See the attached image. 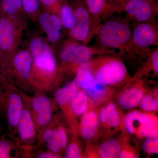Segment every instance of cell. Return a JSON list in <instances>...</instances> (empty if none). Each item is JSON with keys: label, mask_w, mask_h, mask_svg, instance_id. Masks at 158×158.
<instances>
[{"label": "cell", "mask_w": 158, "mask_h": 158, "mask_svg": "<svg viewBox=\"0 0 158 158\" xmlns=\"http://www.w3.org/2000/svg\"><path fill=\"white\" fill-rule=\"evenodd\" d=\"M80 88L74 81L57 90L54 96L55 99L60 106H65L70 103Z\"/></svg>", "instance_id": "cell-19"}, {"label": "cell", "mask_w": 158, "mask_h": 158, "mask_svg": "<svg viewBox=\"0 0 158 158\" xmlns=\"http://www.w3.org/2000/svg\"><path fill=\"white\" fill-rule=\"evenodd\" d=\"M142 110L147 112H154L158 109L157 98L151 94L143 97L140 103Z\"/></svg>", "instance_id": "cell-26"}, {"label": "cell", "mask_w": 158, "mask_h": 158, "mask_svg": "<svg viewBox=\"0 0 158 158\" xmlns=\"http://www.w3.org/2000/svg\"><path fill=\"white\" fill-rule=\"evenodd\" d=\"M14 41V27L9 19H0V48L8 50L12 47Z\"/></svg>", "instance_id": "cell-18"}, {"label": "cell", "mask_w": 158, "mask_h": 158, "mask_svg": "<svg viewBox=\"0 0 158 158\" xmlns=\"http://www.w3.org/2000/svg\"><path fill=\"white\" fill-rule=\"evenodd\" d=\"M75 81L88 98L96 102L103 100L107 95L106 86L99 82L89 69L88 62L80 65L77 69Z\"/></svg>", "instance_id": "cell-7"}, {"label": "cell", "mask_w": 158, "mask_h": 158, "mask_svg": "<svg viewBox=\"0 0 158 158\" xmlns=\"http://www.w3.org/2000/svg\"><path fill=\"white\" fill-rule=\"evenodd\" d=\"M30 48L36 67L46 73H53L56 67V62L50 47L40 38H35L31 41Z\"/></svg>", "instance_id": "cell-8"}, {"label": "cell", "mask_w": 158, "mask_h": 158, "mask_svg": "<svg viewBox=\"0 0 158 158\" xmlns=\"http://www.w3.org/2000/svg\"><path fill=\"white\" fill-rule=\"evenodd\" d=\"M111 55H99L88 62L91 73L105 86L117 85L127 79L126 66L118 57Z\"/></svg>", "instance_id": "cell-2"}, {"label": "cell", "mask_w": 158, "mask_h": 158, "mask_svg": "<svg viewBox=\"0 0 158 158\" xmlns=\"http://www.w3.org/2000/svg\"><path fill=\"white\" fill-rule=\"evenodd\" d=\"M65 157L67 158L82 157L81 149L77 144L75 143H71L69 144L65 152Z\"/></svg>", "instance_id": "cell-28"}, {"label": "cell", "mask_w": 158, "mask_h": 158, "mask_svg": "<svg viewBox=\"0 0 158 158\" xmlns=\"http://www.w3.org/2000/svg\"><path fill=\"white\" fill-rule=\"evenodd\" d=\"M88 98L83 90H79L71 102L72 111L77 116L85 114L88 106Z\"/></svg>", "instance_id": "cell-22"}, {"label": "cell", "mask_w": 158, "mask_h": 158, "mask_svg": "<svg viewBox=\"0 0 158 158\" xmlns=\"http://www.w3.org/2000/svg\"><path fill=\"white\" fill-rule=\"evenodd\" d=\"M39 23L47 34L50 41L56 42L59 40L63 27L59 16L56 14L44 13L40 17Z\"/></svg>", "instance_id": "cell-11"}, {"label": "cell", "mask_w": 158, "mask_h": 158, "mask_svg": "<svg viewBox=\"0 0 158 158\" xmlns=\"http://www.w3.org/2000/svg\"><path fill=\"white\" fill-rule=\"evenodd\" d=\"M119 157L122 158H137L135 155L131 152L126 150H122L120 151Z\"/></svg>", "instance_id": "cell-36"}, {"label": "cell", "mask_w": 158, "mask_h": 158, "mask_svg": "<svg viewBox=\"0 0 158 158\" xmlns=\"http://www.w3.org/2000/svg\"><path fill=\"white\" fill-rule=\"evenodd\" d=\"M123 12L130 22H158V0H127L123 5Z\"/></svg>", "instance_id": "cell-5"}, {"label": "cell", "mask_w": 158, "mask_h": 158, "mask_svg": "<svg viewBox=\"0 0 158 158\" xmlns=\"http://www.w3.org/2000/svg\"><path fill=\"white\" fill-rule=\"evenodd\" d=\"M132 44L133 55L146 56L152 47L158 46V22L137 23L132 31Z\"/></svg>", "instance_id": "cell-4"}, {"label": "cell", "mask_w": 158, "mask_h": 158, "mask_svg": "<svg viewBox=\"0 0 158 158\" xmlns=\"http://www.w3.org/2000/svg\"><path fill=\"white\" fill-rule=\"evenodd\" d=\"M142 144V148L145 152L149 154H158V129L150 133Z\"/></svg>", "instance_id": "cell-24"}, {"label": "cell", "mask_w": 158, "mask_h": 158, "mask_svg": "<svg viewBox=\"0 0 158 158\" xmlns=\"http://www.w3.org/2000/svg\"><path fill=\"white\" fill-rule=\"evenodd\" d=\"M91 19L92 29L95 34L102 22L116 13H121L118 8L109 0H85Z\"/></svg>", "instance_id": "cell-9"}, {"label": "cell", "mask_w": 158, "mask_h": 158, "mask_svg": "<svg viewBox=\"0 0 158 158\" xmlns=\"http://www.w3.org/2000/svg\"><path fill=\"white\" fill-rule=\"evenodd\" d=\"M43 139L52 152L58 154L62 149L58 140L56 129H48L46 130L44 133Z\"/></svg>", "instance_id": "cell-23"}, {"label": "cell", "mask_w": 158, "mask_h": 158, "mask_svg": "<svg viewBox=\"0 0 158 158\" xmlns=\"http://www.w3.org/2000/svg\"><path fill=\"white\" fill-rule=\"evenodd\" d=\"M116 109V105L114 103H110L108 104L106 107L103 108L100 114L99 120L102 123H106L108 115L113 110Z\"/></svg>", "instance_id": "cell-32"}, {"label": "cell", "mask_w": 158, "mask_h": 158, "mask_svg": "<svg viewBox=\"0 0 158 158\" xmlns=\"http://www.w3.org/2000/svg\"><path fill=\"white\" fill-rule=\"evenodd\" d=\"M144 96V92L141 88L138 86H134L122 94L118 98V104L124 109H133L140 104Z\"/></svg>", "instance_id": "cell-14"}, {"label": "cell", "mask_w": 158, "mask_h": 158, "mask_svg": "<svg viewBox=\"0 0 158 158\" xmlns=\"http://www.w3.org/2000/svg\"><path fill=\"white\" fill-rule=\"evenodd\" d=\"M17 127L20 138L23 141H28L34 138L35 135V126L33 117L29 110H23Z\"/></svg>", "instance_id": "cell-15"}, {"label": "cell", "mask_w": 158, "mask_h": 158, "mask_svg": "<svg viewBox=\"0 0 158 158\" xmlns=\"http://www.w3.org/2000/svg\"><path fill=\"white\" fill-rule=\"evenodd\" d=\"M56 131L60 146L62 149L65 148L67 144V136L66 132L62 127H58Z\"/></svg>", "instance_id": "cell-33"}, {"label": "cell", "mask_w": 158, "mask_h": 158, "mask_svg": "<svg viewBox=\"0 0 158 158\" xmlns=\"http://www.w3.org/2000/svg\"><path fill=\"white\" fill-rule=\"evenodd\" d=\"M32 105L37 124L40 127L48 124L52 115L49 99L44 95L36 96L33 99Z\"/></svg>", "instance_id": "cell-10"}, {"label": "cell", "mask_w": 158, "mask_h": 158, "mask_svg": "<svg viewBox=\"0 0 158 158\" xmlns=\"http://www.w3.org/2000/svg\"><path fill=\"white\" fill-rule=\"evenodd\" d=\"M120 118L119 113L118 110H113L108 115L106 122L108 126L111 127H118L120 123Z\"/></svg>", "instance_id": "cell-31"}, {"label": "cell", "mask_w": 158, "mask_h": 158, "mask_svg": "<svg viewBox=\"0 0 158 158\" xmlns=\"http://www.w3.org/2000/svg\"><path fill=\"white\" fill-rule=\"evenodd\" d=\"M73 40L65 43L60 52V58L64 63L76 66L77 68L80 65L90 61L95 56L106 54L119 55L113 50L98 46L88 47Z\"/></svg>", "instance_id": "cell-3"}, {"label": "cell", "mask_w": 158, "mask_h": 158, "mask_svg": "<svg viewBox=\"0 0 158 158\" xmlns=\"http://www.w3.org/2000/svg\"><path fill=\"white\" fill-rule=\"evenodd\" d=\"M99 120L98 114L95 112L90 111L83 114L80 126V132L83 138L90 140L95 137Z\"/></svg>", "instance_id": "cell-12"}, {"label": "cell", "mask_w": 158, "mask_h": 158, "mask_svg": "<svg viewBox=\"0 0 158 158\" xmlns=\"http://www.w3.org/2000/svg\"><path fill=\"white\" fill-rule=\"evenodd\" d=\"M38 1L47 7L58 8L59 10L61 6L59 0H38Z\"/></svg>", "instance_id": "cell-34"}, {"label": "cell", "mask_w": 158, "mask_h": 158, "mask_svg": "<svg viewBox=\"0 0 158 158\" xmlns=\"http://www.w3.org/2000/svg\"><path fill=\"white\" fill-rule=\"evenodd\" d=\"M74 14L76 24L73 30L69 31L72 39L87 45L95 35L91 25V19L85 4V0H74Z\"/></svg>", "instance_id": "cell-6"}, {"label": "cell", "mask_w": 158, "mask_h": 158, "mask_svg": "<svg viewBox=\"0 0 158 158\" xmlns=\"http://www.w3.org/2000/svg\"><path fill=\"white\" fill-rule=\"evenodd\" d=\"M59 14L63 27L69 31L73 30L75 27L76 21L72 7L68 3H62L59 9Z\"/></svg>", "instance_id": "cell-21"}, {"label": "cell", "mask_w": 158, "mask_h": 158, "mask_svg": "<svg viewBox=\"0 0 158 158\" xmlns=\"http://www.w3.org/2000/svg\"><path fill=\"white\" fill-rule=\"evenodd\" d=\"M33 62L32 55L28 51L20 52L15 57V67L20 76L23 79L30 78L32 71Z\"/></svg>", "instance_id": "cell-16"}, {"label": "cell", "mask_w": 158, "mask_h": 158, "mask_svg": "<svg viewBox=\"0 0 158 158\" xmlns=\"http://www.w3.org/2000/svg\"><path fill=\"white\" fill-rule=\"evenodd\" d=\"M38 158H59V156L57 153H55L49 152H45L39 154L38 156Z\"/></svg>", "instance_id": "cell-35"}, {"label": "cell", "mask_w": 158, "mask_h": 158, "mask_svg": "<svg viewBox=\"0 0 158 158\" xmlns=\"http://www.w3.org/2000/svg\"><path fill=\"white\" fill-rule=\"evenodd\" d=\"M121 148L119 142L115 139H110L101 144L98 149L102 158H116L119 157Z\"/></svg>", "instance_id": "cell-20"}, {"label": "cell", "mask_w": 158, "mask_h": 158, "mask_svg": "<svg viewBox=\"0 0 158 158\" xmlns=\"http://www.w3.org/2000/svg\"><path fill=\"white\" fill-rule=\"evenodd\" d=\"M6 107L9 125L11 127H17L23 110L20 97L17 94H11L7 101Z\"/></svg>", "instance_id": "cell-13"}, {"label": "cell", "mask_w": 158, "mask_h": 158, "mask_svg": "<svg viewBox=\"0 0 158 158\" xmlns=\"http://www.w3.org/2000/svg\"><path fill=\"white\" fill-rule=\"evenodd\" d=\"M158 119L156 116L152 115L150 118L141 126L137 131L136 134L141 138L146 137L153 130L157 129Z\"/></svg>", "instance_id": "cell-25"}, {"label": "cell", "mask_w": 158, "mask_h": 158, "mask_svg": "<svg viewBox=\"0 0 158 158\" xmlns=\"http://www.w3.org/2000/svg\"><path fill=\"white\" fill-rule=\"evenodd\" d=\"M2 9L7 14L12 15L23 7L22 0H2Z\"/></svg>", "instance_id": "cell-27"}, {"label": "cell", "mask_w": 158, "mask_h": 158, "mask_svg": "<svg viewBox=\"0 0 158 158\" xmlns=\"http://www.w3.org/2000/svg\"><path fill=\"white\" fill-rule=\"evenodd\" d=\"M112 4L121 10L123 12V5L127 0H109Z\"/></svg>", "instance_id": "cell-37"}, {"label": "cell", "mask_w": 158, "mask_h": 158, "mask_svg": "<svg viewBox=\"0 0 158 158\" xmlns=\"http://www.w3.org/2000/svg\"><path fill=\"white\" fill-rule=\"evenodd\" d=\"M23 7L28 13H34L39 9L38 0H22Z\"/></svg>", "instance_id": "cell-29"}, {"label": "cell", "mask_w": 158, "mask_h": 158, "mask_svg": "<svg viewBox=\"0 0 158 158\" xmlns=\"http://www.w3.org/2000/svg\"><path fill=\"white\" fill-rule=\"evenodd\" d=\"M126 18L112 19L101 23L95 34L98 46L118 51L119 55H133L132 31Z\"/></svg>", "instance_id": "cell-1"}, {"label": "cell", "mask_w": 158, "mask_h": 158, "mask_svg": "<svg viewBox=\"0 0 158 158\" xmlns=\"http://www.w3.org/2000/svg\"><path fill=\"white\" fill-rule=\"evenodd\" d=\"M11 145L8 140L0 139V158H10Z\"/></svg>", "instance_id": "cell-30"}, {"label": "cell", "mask_w": 158, "mask_h": 158, "mask_svg": "<svg viewBox=\"0 0 158 158\" xmlns=\"http://www.w3.org/2000/svg\"><path fill=\"white\" fill-rule=\"evenodd\" d=\"M151 116L152 115L138 111H132L125 118V127L130 134H135L141 126L147 122Z\"/></svg>", "instance_id": "cell-17"}]
</instances>
